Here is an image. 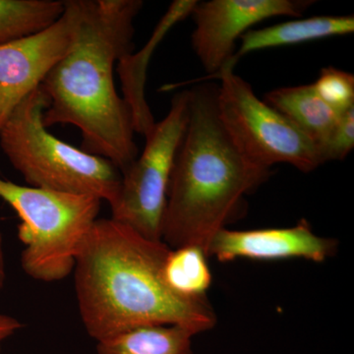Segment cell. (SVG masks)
<instances>
[{"mask_svg": "<svg viewBox=\"0 0 354 354\" xmlns=\"http://www.w3.org/2000/svg\"><path fill=\"white\" fill-rule=\"evenodd\" d=\"M73 15L68 51L41 84L48 106L46 128L74 125L82 150L113 162L123 174L138 157L131 111L118 95L114 64L132 53L141 0H65Z\"/></svg>", "mask_w": 354, "mask_h": 354, "instance_id": "cell-1", "label": "cell"}, {"mask_svg": "<svg viewBox=\"0 0 354 354\" xmlns=\"http://www.w3.org/2000/svg\"><path fill=\"white\" fill-rule=\"evenodd\" d=\"M169 248L113 218H97L74 268L86 332L102 341L145 325H176L194 335L215 327L208 300L179 297L165 283Z\"/></svg>", "mask_w": 354, "mask_h": 354, "instance_id": "cell-2", "label": "cell"}, {"mask_svg": "<svg viewBox=\"0 0 354 354\" xmlns=\"http://www.w3.org/2000/svg\"><path fill=\"white\" fill-rule=\"evenodd\" d=\"M216 88L190 91L189 120L172 169L162 241L169 248L196 245L206 251L225 227L244 195L271 176V169L251 162L221 124Z\"/></svg>", "mask_w": 354, "mask_h": 354, "instance_id": "cell-3", "label": "cell"}, {"mask_svg": "<svg viewBox=\"0 0 354 354\" xmlns=\"http://www.w3.org/2000/svg\"><path fill=\"white\" fill-rule=\"evenodd\" d=\"M48 101L41 88L16 106L0 129V148L31 187L92 195L109 207L122 174L106 158L65 143L44 127Z\"/></svg>", "mask_w": 354, "mask_h": 354, "instance_id": "cell-4", "label": "cell"}, {"mask_svg": "<svg viewBox=\"0 0 354 354\" xmlns=\"http://www.w3.org/2000/svg\"><path fill=\"white\" fill-rule=\"evenodd\" d=\"M0 199L19 216L21 266L30 278L55 283L69 276L101 211L102 200L0 178Z\"/></svg>", "mask_w": 354, "mask_h": 354, "instance_id": "cell-5", "label": "cell"}, {"mask_svg": "<svg viewBox=\"0 0 354 354\" xmlns=\"http://www.w3.org/2000/svg\"><path fill=\"white\" fill-rule=\"evenodd\" d=\"M235 62L214 75L216 106L221 124L242 155L261 167L292 165L311 172L322 164L318 149L292 122L254 94L250 84L234 71Z\"/></svg>", "mask_w": 354, "mask_h": 354, "instance_id": "cell-6", "label": "cell"}, {"mask_svg": "<svg viewBox=\"0 0 354 354\" xmlns=\"http://www.w3.org/2000/svg\"><path fill=\"white\" fill-rule=\"evenodd\" d=\"M190 91L177 93L165 118L145 137L143 153L123 172L111 218L150 241H162L172 169L189 120Z\"/></svg>", "mask_w": 354, "mask_h": 354, "instance_id": "cell-7", "label": "cell"}, {"mask_svg": "<svg viewBox=\"0 0 354 354\" xmlns=\"http://www.w3.org/2000/svg\"><path fill=\"white\" fill-rule=\"evenodd\" d=\"M316 1L312 0H209L197 1L192 16L193 50L207 73L216 75L235 62L236 41L254 25L269 18H298Z\"/></svg>", "mask_w": 354, "mask_h": 354, "instance_id": "cell-8", "label": "cell"}, {"mask_svg": "<svg viewBox=\"0 0 354 354\" xmlns=\"http://www.w3.org/2000/svg\"><path fill=\"white\" fill-rule=\"evenodd\" d=\"M73 32V15L64 1V13L50 27L0 44V129L66 55Z\"/></svg>", "mask_w": 354, "mask_h": 354, "instance_id": "cell-9", "label": "cell"}, {"mask_svg": "<svg viewBox=\"0 0 354 354\" xmlns=\"http://www.w3.org/2000/svg\"><path fill=\"white\" fill-rule=\"evenodd\" d=\"M337 241L315 234L307 221L295 227L252 230H218L209 242L207 255L220 262L236 259H305L325 262L334 256Z\"/></svg>", "mask_w": 354, "mask_h": 354, "instance_id": "cell-10", "label": "cell"}, {"mask_svg": "<svg viewBox=\"0 0 354 354\" xmlns=\"http://www.w3.org/2000/svg\"><path fill=\"white\" fill-rule=\"evenodd\" d=\"M196 0H176L158 23L152 39L137 55L129 53L118 62V72L122 83L123 100L131 111L135 132L147 136L156 124L145 97L146 70L149 58L165 34L190 16Z\"/></svg>", "mask_w": 354, "mask_h": 354, "instance_id": "cell-11", "label": "cell"}, {"mask_svg": "<svg viewBox=\"0 0 354 354\" xmlns=\"http://www.w3.org/2000/svg\"><path fill=\"white\" fill-rule=\"evenodd\" d=\"M354 32L353 15L315 16L279 23L263 29H251L241 37V48L235 53V59L243 55L267 50L281 48L330 38L346 36Z\"/></svg>", "mask_w": 354, "mask_h": 354, "instance_id": "cell-12", "label": "cell"}, {"mask_svg": "<svg viewBox=\"0 0 354 354\" xmlns=\"http://www.w3.org/2000/svg\"><path fill=\"white\" fill-rule=\"evenodd\" d=\"M264 102L304 132L319 155L342 116L320 99L312 84L270 91Z\"/></svg>", "mask_w": 354, "mask_h": 354, "instance_id": "cell-13", "label": "cell"}, {"mask_svg": "<svg viewBox=\"0 0 354 354\" xmlns=\"http://www.w3.org/2000/svg\"><path fill=\"white\" fill-rule=\"evenodd\" d=\"M191 330L176 325H145L97 342V354H192Z\"/></svg>", "mask_w": 354, "mask_h": 354, "instance_id": "cell-14", "label": "cell"}, {"mask_svg": "<svg viewBox=\"0 0 354 354\" xmlns=\"http://www.w3.org/2000/svg\"><path fill=\"white\" fill-rule=\"evenodd\" d=\"M206 251L188 245L171 249L164 265L165 283L174 292L186 299H206L212 274Z\"/></svg>", "mask_w": 354, "mask_h": 354, "instance_id": "cell-15", "label": "cell"}, {"mask_svg": "<svg viewBox=\"0 0 354 354\" xmlns=\"http://www.w3.org/2000/svg\"><path fill=\"white\" fill-rule=\"evenodd\" d=\"M64 11L62 0H0V44L50 27Z\"/></svg>", "mask_w": 354, "mask_h": 354, "instance_id": "cell-16", "label": "cell"}, {"mask_svg": "<svg viewBox=\"0 0 354 354\" xmlns=\"http://www.w3.org/2000/svg\"><path fill=\"white\" fill-rule=\"evenodd\" d=\"M312 86L320 99L337 113L342 114L354 108L353 74L335 67H325Z\"/></svg>", "mask_w": 354, "mask_h": 354, "instance_id": "cell-17", "label": "cell"}, {"mask_svg": "<svg viewBox=\"0 0 354 354\" xmlns=\"http://www.w3.org/2000/svg\"><path fill=\"white\" fill-rule=\"evenodd\" d=\"M354 147V108L342 114L337 127L320 152L322 164L344 160Z\"/></svg>", "mask_w": 354, "mask_h": 354, "instance_id": "cell-18", "label": "cell"}, {"mask_svg": "<svg viewBox=\"0 0 354 354\" xmlns=\"http://www.w3.org/2000/svg\"><path fill=\"white\" fill-rule=\"evenodd\" d=\"M22 328L19 320L0 312V344Z\"/></svg>", "mask_w": 354, "mask_h": 354, "instance_id": "cell-19", "label": "cell"}, {"mask_svg": "<svg viewBox=\"0 0 354 354\" xmlns=\"http://www.w3.org/2000/svg\"><path fill=\"white\" fill-rule=\"evenodd\" d=\"M6 279V255H4L3 235L0 232V290L4 286Z\"/></svg>", "mask_w": 354, "mask_h": 354, "instance_id": "cell-20", "label": "cell"}, {"mask_svg": "<svg viewBox=\"0 0 354 354\" xmlns=\"http://www.w3.org/2000/svg\"><path fill=\"white\" fill-rule=\"evenodd\" d=\"M1 346L2 344H0V353H1Z\"/></svg>", "mask_w": 354, "mask_h": 354, "instance_id": "cell-21", "label": "cell"}]
</instances>
